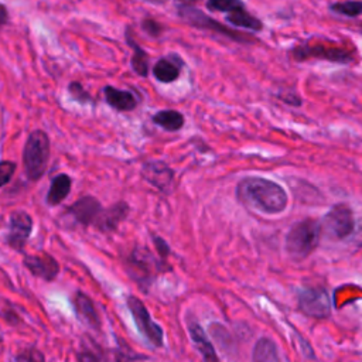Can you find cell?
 <instances>
[{"instance_id":"12","label":"cell","mask_w":362,"mask_h":362,"mask_svg":"<svg viewBox=\"0 0 362 362\" xmlns=\"http://www.w3.org/2000/svg\"><path fill=\"white\" fill-rule=\"evenodd\" d=\"M24 265L34 276L41 277L43 280H47V282L55 279V276L59 272V266L57 261L47 254L29 255L24 258Z\"/></svg>"},{"instance_id":"32","label":"cell","mask_w":362,"mask_h":362,"mask_svg":"<svg viewBox=\"0 0 362 362\" xmlns=\"http://www.w3.org/2000/svg\"><path fill=\"white\" fill-rule=\"evenodd\" d=\"M80 362H98V359L89 352H82L80 355Z\"/></svg>"},{"instance_id":"26","label":"cell","mask_w":362,"mask_h":362,"mask_svg":"<svg viewBox=\"0 0 362 362\" xmlns=\"http://www.w3.org/2000/svg\"><path fill=\"white\" fill-rule=\"evenodd\" d=\"M68 91L71 94V96L80 102V103H91L92 102V98L91 95L82 88V85L80 82H71L68 85Z\"/></svg>"},{"instance_id":"10","label":"cell","mask_w":362,"mask_h":362,"mask_svg":"<svg viewBox=\"0 0 362 362\" xmlns=\"http://www.w3.org/2000/svg\"><path fill=\"white\" fill-rule=\"evenodd\" d=\"M33 229V219L24 211H16L10 215V229L8 235V244L16 249L22 251Z\"/></svg>"},{"instance_id":"3","label":"cell","mask_w":362,"mask_h":362,"mask_svg":"<svg viewBox=\"0 0 362 362\" xmlns=\"http://www.w3.org/2000/svg\"><path fill=\"white\" fill-rule=\"evenodd\" d=\"M48 159L50 140L47 133L43 131H33L27 138L23 152V164L27 178L31 181L40 180L47 170Z\"/></svg>"},{"instance_id":"1","label":"cell","mask_w":362,"mask_h":362,"mask_svg":"<svg viewBox=\"0 0 362 362\" xmlns=\"http://www.w3.org/2000/svg\"><path fill=\"white\" fill-rule=\"evenodd\" d=\"M238 200L259 212L275 215L286 210L289 198L283 187L262 177H245L236 187Z\"/></svg>"},{"instance_id":"6","label":"cell","mask_w":362,"mask_h":362,"mask_svg":"<svg viewBox=\"0 0 362 362\" xmlns=\"http://www.w3.org/2000/svg\"><path fill=\"white\" fill-rule=\"evenodd\" d=\"M298 307L313 319H327L331 313V300L323 287L306 289L298 294Z\"/></svg>"},{"instance_id":"25","label":"cell","mask_w":362,"mask_h":362,"mask_svg":"<svg viewBox=\"0 0 362 362\" xmlns=\"http://www.w3.org/2000/svg\"><path fill=\"white\" fill-rule=\"evenodd\" d=\"M16 171V163L0 161V189L6 186Z\"/></svg>"},{"instance_id":"4","label":"cell","mask_w":362,"mask_h":362,"mask_svg":"<svg viewBox=\"0 0 362 362\" xmlns=\"http://www.w3.org/2000/svg\"><path fill=\"white\" fill-rule=\"evenodd\" d=\"M296 61H309V59H326L335 64H351L354 55L349 50L334 44H300L291 50Z\"/></svg>"},{"instance_id":"7","label":"cell","mask_w":362,"mask_h":362,"mask_svg":"<svg viewBox=\"0 0 362 362\" xmlns=\"http://www.w3.org/2000/svg\"><path fill=\"white\" fill-rule=\"evenodd\" d=\"M327 233L335 239H345L352 235L355 229L354 215L348 205L337 204L324 217L323 226Z\"/></svg>"},{"instance_id":"28","label":"cell","mask_w":362,"mask_h":362,"mask_svg":"<svg viewBox=\"0 0 362 362\" xmlns=\"http://www.w3.org/2000/svg\"><path fill=\"white\" fill-rule=\"evenodd\" d=\"M142 26H143L145 31H147V33H149L150 36H153V37L160 36L161 31H163V27H161L157 22H154V20H152V19H146Z\"/></svg>"},{"instance_id":"27","label":"cell","mask_w":362,"mask_h":362,"mask_svg":"<svg viewBox=\"0 0 362 362\" xmlns=\"http://www.w3.org/2000/svg\"><path fill=\"white\" fill-rule=\"evenodd\" d=\"M17 362H45L43 352L38 349L30 348L17 355Z\"/></svg>"},{"instance_id":"13","label":"cell","mask_w":362,"mask_h":362,"mask_svg":"<svg viewBox=\"0 0 362 362\" xmlns=\"http://www.w3.org/2000/svg\"><path fill=\"white\" fill-rule=\"evenodd\" d=\"M75 312H77V316L78 319L81 320V323H84L85 326L96 330L99 328L101 323H99V317H98V313H96V309H95V305L94 301L84 293H78L75 296Z\"/></svg>"},{"instance_id":"9","label":"cell","mask_w":362,"mask_h":362,"mask_svg":"<svg viewBox=\"0 0 362 362\" xmlns=\"http://www.w3.org/2000/svg\"><path fill=\"white\" fill-rule=\"evenodd\" d=\"M142 175L153 187L159 189L161 193L168 194L174 189V173L166 163H146L142 168Z\"/></svg>"},{"instance_id":"23","label":"cell","mask_w":362,"mask_h":362,"mask_svg":"<svg viewBox=\"0 0 362 362\" xmlns=\"http://www.w3.org/2000/svg\"><path fill=\"white\" fill-rule=\"evenodd\" d=\"M207 8L211 12H222V13H233L236 10L245 9L242 0H207Z\"/></svg>"},{"instance_id":"8","label":"cell","mask_w":362,"mask_h":362,"mask_svg":"<svg viewBox=\"0 0 362 362\" xmlns=\"http://www.w3.org/2000/svg\"><path fill=\"white\" fill-rule=\"evenodd\" d=\"M180 16L183 17L186 22H189L191 26L194 27H198V29H205V30H211V31H215L218 34H222V36H226L235 41H240V43H247V41H251L248 40V37L245 34H240V33H236L233 30H229L226 29L225 26H222L221 23L212 20L211 17H208L207 15H204L201 10H197L194 8H190V6H181L180 8Z\"/></svg>"},{"instance_id":"20","label":"cell","mask_w":362,"mask_h":362,"mask_svg":"<svg viewBox=\"0 0 362 362\" xmlns=\"http://www.w3.org/2000/svg\"><path fill=\"white\" fill-rule=\"evenodd\" d=\"M126 40L128 44L133 48V57H132V68L135 70V73L140 77H146L149 73V55L146 54V51L133 40V37L131 36V31H126Z\"/></svg>"},{"instance_id":"2","label":"cell","mask_w":362,"mask_h":362,"mask_svg":"<svg viewBox=\"0 0 362 362\" xmlns=\"http://www.w3.org/2000/svg\"><path fill=\"white\" fill-rule=\"evenodd\" d=\"M321 225L314 219H303L294 224L286 236V251L294 261L306 259L319 245Z\"/></svg>"},{"instance_id":"31","label":"cell","mask_w":362,"mask_h":362,"mask_svg":"<svg viewBox=\"0 0 362 362\" xmlns=\"http://www.w3.org/2000/svg\"><path fill=\"white\" fill-rule=\"evenodd\" d=\"M9 22V12L5 5L0 3V27H3Z\"/></svg>"},{"instance_id":"30","label":"cell","mask_w":362,"mask_h":362,"mask_svg":"<svg viewBox=\"0 0 362 362\" xmlns=\"http://www.w3.org/2000/svg\"><path fill=\"white\" fill-rule=\"evenodd\" d=\"M154 245H156L159 254H160L163 258H167V255H168V247H167V244L164 242V240H163L161 238H159V236L154 238Z\"/></svg>"},{"instance_id":"33","label":"cell","mask_w":362,"mask_h":362,"mask_svg":"<svg viewBox=\"0 0 362 362\" xmlns=\"http://www.w3.org/2000/svg\"><path fill=\"white\" fill-rule=\"evenodd\" d=\"M178 2L183 3V6H187V5H191V3H196L197 0H178Z\"/></svg>"},{"instance_id":"17","label":"cell","mask_w":362,"mask_h":362,"mask_svg":"<svg viewBox=\"0 0 362 362\" xmlns=\"http://www.w3.org/2000/svg\"><path fill=\"white\" fill-rule=\"evenodd\" d=\"M71 191V178L67 174H58L52 178L51 187L47 194V203L50 205H58L63 203Z\"/></svg>"},{"instance_id":"18","label":"cell","mask_w":362,"mask_h":362,"mask_svg":"<svg viewBox=\"0 0 362 362\" xmlns=\"http://www.w3.org/2000/svg\"><path fill=\"white\" fill-rule=\"evenodd\" d=\"M153 122L168 132H175L184 126V116L177 110H160L153 116Z\"/></svg>"},{"instance_id":"15","label":"cell","mask_w":362,"mask_h":362,"mask_svg":"<svg viewBox=\"0 0 362 362\" xmlns=\"http://www.w3.org/2000/svg\"><path fill=\"white\" fill-rule=\"evenodd\" d=\"M106 102L116 110H133L138 106V99L129 91H120L113 87H106L103 89Z\"/></svg>"},{"instance_id":"5","label":"cell","mask_w":362,"mask_h":362,"mask_svg":"<svg viewBox=\"0 0 362 362\" xmlns=\"http://www.w3.org/2000/svg\"><path fill=\"white\" fill-rule=\"evenodd\" d=\"M128 307L133 316V320H135L139 331L149 340L150 344L161 348L164 345L163 330L160 328V326H157L150 319V314H149L146 306L143 305V301L135 296H131V297H128Z\"/></svg>"},{"instance_id":"22","label":"cell","mask_w":362,"mask_h":362,"mask_svg":"<svg viewBox=\"0 0 362 362\" xmlns=\"http://www.w3.org/2000/svg\"><path fill=\"white\" fill-rule=\"evenodd\" d=\"M153 74H154L157 81L164 82V84H170V82H174L178 78L180 68H178V66H175V63H171L170 59L161 58L154 64Z\"/></svg>"},{"instance_id":"16","label":"cell","mask_w":362,"mask_h":362,"mask_svg":"<svg viewBox=\"0 0 362 362\" xmlns=\"http://www.w3.org/2000/svg\"><path fill=\"white\" fill-rule=\"evenodd\" d=\"M129 214V207L126 203H117L112 205L109 210L103 211L96 222L99 229L102 231H113L119 225V222H122L126 215Z\"/></svg>"},{"instance_id":"11","label":"cell","mask_w":362,"mask_h":362,"mask_svg":"<svg viewBox=\"0 0 362 362\" xmlns=\"http://www.w3.org/2000/svg\"><path fill=\"white\" fill-rule=\"evenodd\" d=\"M103 212L101 203L94 197H82L74 205L70 207V214L82 225L96 224Z\"/></svg>"},{"instance_id":"14","label":"cell","mask_w":362,"mask_h":362,"mask_svg":"<svg viewBox=\"0 0 362 362\" xmlns=\"http://www.w3.org/2000/svg\"><path fill=\"white\" fill-rule=\"evenodd\" d=\"M189 330H190V335L193 338V342L197 347V349L200 351V354L203 355L204 361L205 362H219L218 355L215 352V348L212 347V344L208 340L207 334L204 333L203 327L197 323H190Z\"/></svg>"},{"instance_id":"19","label":"cell","mask_w":362,"mask_h":362,"mask_svg":"<svg viewBox=\"0 0 362 362\" xmlns=\"http://www.w3.org/2000/svg\"><path fill=\"white\" fill-rule=\"evenodd\" d=\"M252 361L254 362H280L276 344L269 338H261L254 348Z\"/></svg>"},{"instance_id":"24","label":"cell","mask_w":362,"mask_h":362,"mask_svg":"<svg viewBox=\"0 0 362 362\" xmlns=\"http://www.w3.org/2000/svg\"><path fill=\"white\" fill-rule=\"evenodd\" d=\"M334 13L347 16V17H358L362 15V2L359 0H348V2H338L331 5L330 8Z\"/></svg>"},{"instance_id":"29","label":"cell","mask_w":362,"mask_h":362,"mask_svg":"<svg viewBox=\"0 0 362 362\" xmlns=\"http://www.w3.org/2000/svg\"><path fill=\"white\" fill-rule=\"evenodd\" d=\"M351 238H352V244L355 247L362 248V218L355 224V229H354Z\"/></svg>"},{"instance_id":"34","label":"cell","mask_w":362,"mask_h":362,"mask_svg":"<svg viewBox=\"0 0 362 362\" xmlns=\"http://www.w3.org/2000/svg\"><path fill=\"white\" fill-rule=\"evenodd\" d=\"M146 2H150L154 5H163V3H166V0H146Z\"/></svg>"},{"instance_id":"21","label":"cell","mask_w":362,"mask_h":362,"mask_svg":"<svg viewBox=\"0 0 362 362\" xmlns=\"http://www.w3.org/2000/svg\"><path fill=\"white\" fill-rule=\"evenodd\" d=\"M228 23H231L235 27H240V29H248L252 31H261L263 24L259 19H256L255 16H252L251 13H248L245 9L236 10L233 13H229L226 16Z\"/></svg>"}]
</instances>
